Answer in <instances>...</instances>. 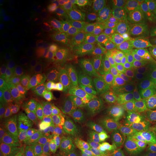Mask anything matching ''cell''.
Returning <instances> with one entry per match:
<instances>
[{
	"label": "cell",
	"instance_id": "6da1fadb",
	"mask_svg": "<svg viewBox=\"0 0 156 156\" xmlns=\"http://www.w3.org/2000/svg\"><path fill=\"white\" fill-rule=\"evenodd\" d=\"M140 77L151 80H156V62L153 53L134 44H127L119 52Z\"/></svg>",
	"mask_w": 156,
	"mask_h": 156
},
{
	"label": "cell",
	"instance_id": "7a4b0ae2",
	"mask_svg": "<svg viewBox=\"0 0 156 156\" xmlns=\"http://www.w3.org/2000/svg\"><path fill=\"white\" fill-rule=\"evenodd\" d=\"M134 151L140 155H156V119L147 121L136 134Z\"/></svg>",
	"mask_w": 156,
	"mask_h": 156
},
{
	"label": "cell",
	"instance_id": "3957f363",
	"mask_svg": "<svg viewBox=\"0 0 156 156\" xmlns=\"http://www.w3.org/2000/svg\"><path fill=\"white\" fill-rule=\"evenodd\" d=\"M101 66L105 75L115 80H124L136 75L132 66L119 54H110L101 62Z\"/></svg>",
	"mask_w": 156,
	"mask_h": 156
},
{
	"label": "cell",
	"instance_id": "277c9868",
	"mask_svg": "<svg viewBox=\"0 0 156 156\" xmlns=\"http://www.w3.org/2000/svg\"><path fill=\"white\" fill-rule=\"evenodd\" d=\"M128 92L136 102L156 108V80L145 78L130 87Z\"/></svg>",
	"mask_w": 156,
	"mask_h": 156
},
{
	"label": "cell",
	"instance_id": "5b68a950",
	"mask_svg": "<svg viewBox=\"0 0 156 156\" xmlns=\"http://www.w3.org/2000/svg\"><path fill=\"white\" fill-rule=\"evenodd\" d=\"M93 119L119 122L123 116L122 110L114 103L103 98L97 99L90 103Z\"/></svg>",
	"mask_w": 156,
	"mask_h": 156
},
{
	"label": "cell",
	"instance_id": "8992f818",
	"mask_svg": "<svg viewBox=\"0 0 156 156\" xmlns=\"http://www.w3.org/2000/svg\"><path fill=\"white\" fill-rule=\"evenodd\" d=\"M113 122L104 119H93L89 123L88 136L91 143L94 146L108 142Z\"/></svg>",
	"mask_w": 156,
	"mask_h": 156
},
{
	"label": "cell",
	"instance_id": "52a82bcc",
	"mask_svg": "<svg viewBox=\"0 0 156 156\" xmlns=\"http://www.w3.org/2000/svg\"><path fill=\"white\" fill-rule=\"evenodd\" d=\"M103 44L110 51L116 50L122 46L124 37L114 21L107 20L101 36Z\"/></svg>",
	"mask_w": 156,
	"mask_h": 156
},
{
	"label": "cell",
	"instance_id": "ba28073f",
	"mask_svg": "<svg viewBox=\"0 0 156 156\" xmlns=\"http://www.w3.org/2000/svg\"><path fill=\"white\" fill-rule=\"evenodd\" d=\"M143 20L139 11L129 7L118 15V24L121 30L129 33L136 30Z\"/></svg>",
	"mask_w": 156,
	"mask_h": 156
},
{
	"label": "cell",
	"instance_id": "9c48e42d",
	"mask_svg": "<svg viewBox=\"0 0 156 156\" xmlns=\"http://www.w3.org/2000/svg\"><path fill=\"white\" fill-rule=\"evenodd\" d=\"M81 82L82 85L90 90L94 92L105 90L104 73L98 68H93L85 72Z\"/></svg>",
	"mask_w": 156,
	"mask_h": 156
},
{
	"label": "cell",
	"instance_id": "30bf717a",
	"mask_svg": "<svg viewBox=\"0 0 156 156\" xmlns=\"http://www.w3.org/2000/svg\"><path fill=\"white\" fill-rule=\"evenodd\" d=\"M147 122L145 114L138 109H129L124 112L121 119L123 127H125L136 134Z\"/></svg>",
	"mask_w": 156,
	"mask_h": 156
},
{
	"label": "cell",
	"instance_id": "8fae6325",
	"mask_svg": "<svg viewBox=\"0 0 156 156\" xmlns=\"http://www.w3.org/2000/svg\"><path fill=\"white\" fill-rule=\"evenodd\" d=\"M5 112L9 120L15 125H19L30 114V107L25 102L15 101L6 107Z\"/></svg>",
	"mask_w": 156,
	"mask_h": 156
},
{
	"label": "cell",
	"instance_id": "7c38bea8",
	"mask_svg": "<svg viewBox=\"0 0 156 156\" xmlns=\"http://www.w3.org/2000/svg\"><path fill=\"white\" fill-rule=\"evenodd\" d=\"M136 30L147 44L156 47V22L151 19H144Z\"/></svg>",
	"mask_w": 156,
	"mask_h": 156
},
{
	"label": "cell",
	"instance_id": "4fadbf2b",
	"mask_svg": "<svg viewBox=\"0 0 156 156\" xmlns=\"http://www.w3.org/2000/svg\"><path fill=\"white\" fill-rule=\"evenodd\" d=\"M111 51L103 44H91L87 46L85 58L89 62L103 61L110 54Z\"/></svg>",
	"mask_w": 156,
	"mask_h": 156
},
{
	"label": "cell",
	"instance_id": "5bb4252c",
	"mask_svg": "<svg viewBox=\"0 0 156 156\" xmlns=\"http://www.w3.org/2000/svg\"><path fill=\"white\" fill-rule=\"evenodd\" d=\"M28 135L22 127H17L11 136V145L13 151L20 155L28 149Z\"/></svg>",
	"mask_w": 156,
	"mask_h": 156
},
{
	"label": "cell",
	"instance_id": "9a60e30c",
	"mask_svg": "<svg viewBox=\"0 0 156 156\" xmlns=\"http://www.w3.org/2000/svg\"><path fill=\"white\" fill-rule=\"evenodd\" d=\"M66 135L73 143L78 144L82 142L84 136V126L80 120L72 119L66 126Z\"/></svg>",
	"mask_w": 156,
	"mask_h": 156
},
{
	"label": "cell",
	"instance_id": "2e32d148",
	"mask_svg": "<svg viewBox=\"0 0 156 156\" xmlns=\"http://www.w3.org/2000/svg\"><path fill=\"white\" fill-rule=\"evenodd\" d=\"M135 136V132L122 126L120 134L119 145L118 146L121 151L130 154L135 153V151H134Z\"/></svg>",
	"mask_w": 156,
	"mask_h": 156
},
{
	"label": "cell",
	"instance_id": "e0dca14e",
	"mask_svg": "<svg viewBox=\"0 0 156 156\" xmlns=\"http://www.w3.org/2000/svg\"><path fill=\"white\" fill-rule=\"evenodd\" d=\"M49 90V85L46 79L41 77H37L33 79L29 83V91L34 96L44 98L46 96Z\"/></svg>",
	"mask_w": 156,
	"mask_h": 156
},
{
	"label": "cell",
	"instance_id": "ac0fdd59",
	"mask_svg": "<svg viewBox=\"0 0 156 156\" xmlns=\"http://www.w3.org/2000/svg\"><path fill=\"white\" fill-rule=\"evenodd\" d=\"M17 32L13 23L8 20H5L1 23L0 28V41L8 45L17 39Z\"/></svg>",
	"mask_w": 156,
	"mask_h": 156
},
{
	"label": "cell",
	"instance_id": "d6986e66",
	"mask_svg": "<svg viewBox=\"0 0 156 156\" xmlns=\"http://www.w3.org/2000/svg\"><path fill=\"white\" fill-rule=\"evenodd\" d=\"M73 114L81 122H90L93 119L90 105L85 101H77L73 104Z\"/></svg>",
	"mask_w": 156,
	"mask_h": 156
},
{
	"label": "cell",
	"instance_id": "ffe728a7",
	"mask_svg": "<svg viewBox=\"0 0 156 156\" xmlns=\"http://www.w3.org/2000/svg\"><path fill=\"white\" fill-rule=\"evenodd\" d=\"M30 119L33 124L39 129H47L51 126V121L47 113L40 109L30 112Z\"/></svg>",
	"mask_w": 156,
	"mask_h": 156
},
{
	"label": "cell",
	"instance_id": "44dd1931",
	"mask_svg": "<svg viewBox=\"0 0 156 156\" xmlns=\"http://www.w3.org/2000/svg\"><path fill=\"white\" fill-rule=\"evenodd\" d=\"M48 80L51 86L58 91H64L67 88V77L61 70L54 69L48 73Z\"/></svg>",
	"mask_w": 156,
	"mask_h": 156
},
{
	"label": "cell",
	"instance_id": "7402d4cb",
	"mask_svg": "<svg viewBox=\"0 0 156 156\" xmlns=\"http://www.w3.org/2000/svg\"><path fill=\"white\" fill-rule=\"evenodd\" d=\"M48 156H72V148L67 142L58 140L50 147Z\"/></svg>",
	"mask_w": 156,
	"mask_h": 156
},
{
	"label": "cell",
	"instance_id": "603a6c76",
	"mask_svg": "<svg viewBox=\"0 0 156 156\" xmlns=\"http://www.w3.org/2000/svg\"><path fill=\"white\" fill-rule=\"evenodd\" d=\"M58 61L64 67H72L80 64L82 57L78 54H73L66 51L59 54Z\"/></svg>",
	"mask_w": 156,
	"mask_h": 156
},
{
	"label": "cell",
	"instance_id": "cb8c5ba5",
	"mask_svg": "<svg viewBox=\"0 0 156 156\" xmlns=\"http://www.w3.org/2000/svg\"><path fill=\"white\" fill-rule=\"evenodd\" d=\"M23 86L22 83L17 80H11L7 83L4 86V93L9 98L18 96L23 93Z\"/></svg>",
	"mask_w": 156,
	"mask_h": 156
},
{
	"label": "cell",
	"instance_id": "d4e9b609",
	"mask_svg": "<svg viewBox=\"0 0 156 156\" xmlns=\"http://www.w3.org/2000/svg\"><path fill=\"white\" fill-rule=\"evenodd\" d=\"M28 45L25 38H18L7 45V51L11 54H19L27 49Z\"/></svg>",
	"mask_w": 156,
	"mask_h": 156
},
{
	"label": "cell",
	"instance_id": "484cf974",
	"mask_svg": "<svg viewBox=\"0 0 156 156\" xmlns=\"http://www.w3.org/2000/svg\"><path fill=\"white\" fill-rule=\"evenodd\" d=\"M46 112L50 116L56 117L59 116L62 112V101L58 98H52L46 104Z\"/></svg>",
	"mask_w": 156,
	"mask_h": 156
},
{
	"label": "cell",
	"instance_id": "4316f807",
	"mask_svg": "<svg viewBox=\"0 0 156 156\" xmlns=\"http://www.w3.org/2000/svg\"><path fill=\"white\" fill-rule=\"evenodd\" d=\"M122 128V125L120 121L113 122L112 132H111L108 143L114 146H116V147H118L119 145L120 134Z\"/></svg>",
	"mask_w": 156,
	"mask_h": 156
},
{
	"label": "cell",
	"instance_id": "83f0119b",
	"mask_svg": "<svg viewBox=\"0 0 156 156\" xmlns=\"http://www.w3.org/2000/svg\"><path fill=\"white\" fill-rule=\"evenodd\" d=\"M105 24H106L105 17L101 13H96L95 15L94 20L93 21L92 24L89 27V28L93 34L98 35L103 34Z\"/></svg>",
	"mask_w": 156,
	"mask_h": 156
},
{
	"label": "cell",
	"instance_id": "f1b7e54d",
	"mask_svg": "<svg viewBox=\"0 0 156 156\" xmlns=\"http://www.w3.org/2000/svg\"><path fill=\"white\" fill-rule=\"evenodd\" d=\"M65 46L67 51L73 54H77L80 49V44L78 42L74 32H70L65 41Z\"/></svg>",
	"mask_w": 156,
	"mask_h": 156
},
{
	"label": "cell",
	"instance_id": "f546056e",
	"mask_svg": "<svg viewBox=\"0 0 156 156\" xmlns=\"http://www.w3.org/2000/svg\"><path fill=\"white\" fill-rule=\"evenodd\" d=\"M42 47L46 53L49 54H57L61 51V47L57 42L52 39H46L42 43Z\"/></svg>",
	"mask_w": 156,
	"mask_h": 156
},
{
	"label": "cell",
	"instance_id": "4dcf8cb0",
	"mask_svg": "<svg viewBox=\"0 0 156 156\" xmlns=\"http://www.w3.org/2000/svg\"><path fill=\"white\" fill-rule=\"evenodd\" d=\"M39 4L35 0H25L23 2L21 10L23 14V16L29 17L34 11L38 9Z\"/></svg>",
	"mask_w": 156,
	"mask_h": 156
},
{
	"label": "cell",
	"instance_id": "1f68e13d",
	"mask_svg": "<svg viewBox=\"0 0 156 156\" xmlns=\"http://www.w3.org/2000/svg\"><path fill=\"white\" fill-rule=\"evenodd\" d=\"M20 28L25 32H32L36 28V22H34L30 17L22 16L18 20Z\"/></svg>",
	"mask_w": 156,
	"mask_h": 156
},
{
	"label": "cell",
	"instance_id": "d6a6232c",
	"mask_svg": "<svg viewBox=\"0 0 156 156\" xmlns=\"http://www.w3.org/2000/svg\"><path fill=\"white\" fill-rule=\"evenodd\" d=\"M18 70L20 73L29 74L32 73L36 68V63L30 58H25L20 62L18 65Z\"/></svg>",
	"mask_w": 156,
	"mask_h": 156
},
{
	"label": "cell",
	"instance_id": "836d02e7",
	"mask_svg": "<svg viewBox=\"0 0 156 156\" xmlns=\"http://www.w3.org/2000/svg\"><path fill=\"white\" fill-rule=\"evenodd\" d=\"M69 28L65 21H61L58 25L57 38L59 41H64L69 34Z\"/></svg>",
	"mask_w": 156,
	"mask_h": 156
},
{
	"label": "cell",
	"instance_id": "e575fe53",
	"mask_svg": "<svg viewBox=\"0 0 156 156\" xmlns=\"http://www.w3.org/2000/svg\"><path fill=\"white\" fill-rule=\"evenodd\" d=\"M129 7L139 11L143 19L145 18L149 14V11H148L147 6L145 5V1H134V2L132 5H130Z\"/></svg>",
	"mask_w": 156,
	"mask_h": 156
},
{
	"label": "cell",
	"instance_id": "d590c367",
	"mask_svg": "<svg viewBox=\"0 0 156 156\" xmlns=\"http://www.w3.org/2000/svg\"><path fill=\"white\" fill-rule=\"evenodd\" d=\"M85 5L83 2H75L71 6L69 9L70 15L73 17H77L83 14V12L85 11Z\"/></svg>",
	"mask_w": 156,
	"mask_h": 156
},
{
	"label": "cell",
	"instance_id": "8d00e7d4",
	"mask_svg": "<svg viewBox=\"0 0 156 156\" xmlns=\"http://www.w3.org/2000/svg\"><path fill=\"white\" fill-rule=\"evenodd\" d=\"M12 69V62L9 58L2 56L0 59V74L1 75H7Z\"/></svg>",
	"mask_w": 156,
	"mask_h": 156
},
{
	"label": "cell",
	"instance_id": "74e56055",
	"mask_svg": "<svg viewBox=\"0 0 156 156\" xmlns=\"http://www.w3.org/2000/svg\"><path fill=\"white\" fill-rule=\"evenodd\" d=\"M95 14H93V12H85L82 15L80 18V25L84 27H89L92 24L93 21L94 20Z\"/></svg>",
	"mask_w": 156,
	"mask_h": 156
},
{
	"label": "cell",
	"instance_id": "f35d334b",
	"mask_svg": "<svg viewBox=\"0 0 156 156\" xmlns=\"http://www.w3.org/2000/svg\"><path fill=\"white\" fill-rule=\"evenodd\" d=\"M36 27L38 30V33L39 36L42 39H47L48 37V32L47 28H46V25L41 20H37L36 21Z\"/></svg>",
	"mask_w": 156,
	"mask_h": 156
},
{
	"label": "cell",
	"instance_id": "ab89813d",
	"mask_svg": "<svg viewBox=\"0 0 156 156\" xmlns=\"http://www.w3.org/2000/svg\"><path fill=\"white\" fill-rule=\"evenodd\" d=\"M60 11L59 9L56 5H51L48 6L47 9V17L51 22H54L59 17Z\"/></svg>",
	"mask_w": 156,
	"mask_h": 156
},
{
	"label": "cell",
	"instance_id": "60d3db41",
	"mask_svg": "<svg viewBox=\"0 0 156 156\" xmlns=\"http://www.w3.org/2000/svg\"><path fill=\"white\" fill-rule=\"evenodd\" d=\"M27 55L29 57V58L32 60H37L38 58L39 54L38 51L36 46L34 44H29L28 45V47L26 49Z\"/></svg>",
	"mask_w": 156,
	"mask_h": 156
},
{
	"label": "cell",
	"instance_id": "b9f144b4",
	"mask_svg": "<svg viewBox=\"0 0 156 156\" xmlns=\"http://www.w3.org/2000/svg\"><path fill=\"white\" fill-rule=\"evenodd\" d=\"M9 126V122L8 117L4 113H1V115H0V131H1L2 134H5L7 131Z\"/></svg>",
	"mask_w": 156,
	"mask_h": 156
},
{
	"label": "cell",
	"instance_id": "7bdbcfd3",
	"mask_svg": "<svg viewBox=\"0 0 156 156\" xmlns=\"http://www.w3.org/2000/svg\"><path fill=\"white\" fill-rule=\"evenodd\" d=\"M75 156H95V155L91 148L83 147L78 150Z\"/></svg>",
	"mask_w": 156,
	"mask_h": 156
},
{
	"label": "cell",
	"instance_id": "ee69618b",
	"mask_svg": "<svg viewBox=\"0 0 156 156\" xmlns=\"http://www.w3.org/2000/svg\"><path fill=\"white\" fill-rule=\"evenodd\" d=\"M145 3L151 15L156 14V0H145Z\"/></svg>",
	"mask_w": 156,
	"mask_h": 156
},
{
	"label": "cell",
	"instance_id": "f6af8a7d",
	"mask_svg": "<svg viewBox=\"0 0 156 156\" xmlns=\"http://www.w3.org/2000/svg\"><path fill=\"white\" fill-rule=\"evenodd\" d=\"M9 5H10V2L8 0H1L0 1V13L2 15H5L7 12Z\"/></svg>",
	"mask_w": 156,
	"mask_h": 156
},
{
	"label": "cell",
	"instance_id": "bcb514c9",
	"mask_svg": "<svg viewBox=\"0 0 156 156\" xmlns=\"http://www.w3.org/2000/svg\"><path fill=\"white\" fill-rule=\"evenodd\" d=\"M19 156H38V154L35 151L32 149H27L26 151L21 153Z\"/></svg>",
	"mask_w": 156,
	"mask_h": 156
},
{
	"label": "cell",
	"instance_id": "7dc6e473",
	"mask_svg": "<svg viewBox=\"0 0 156 156\" xmlns=\"http://www.w3.org/2000/svg\"><path fill=\"white\" fill-rule=\"evenodd\" d=\"M151 20H153V21L156 22V14H152L151 15Z\"/></svg>",
	"mask_w": 156,
	"mask_h": 156
},
{
	"label": "cell",
	"instance_id": "c3c4849f",
	"mask_svg": "<svg viewBox=\"0 0 156 156\" xmlns=\"http://www.w3.org/2000/svg\"><path fill=\"white\" fill-rule=\"evenodd\" d=\"M153 54V56H155V62H156V50H154L153 52H152ZM155 76H156V67H155Z\"/></svg>",
	"mask_w": 156,
	"mask_h": 156
},
{
	"label": "cell",
	"instance_id": "681fc988",
	"mask_svg": "<svg viewBox=\"0 0 156 156\" xmlns=\"http://www.w3.org/2000/svg\"><path fill=\"white\" fill-rule=\"evenodd\" d=\"M95 156H102V155H95Z\"/></svg>",
	"mask_w": 156,
	"mask_h": 156
}]
</instances>
